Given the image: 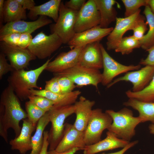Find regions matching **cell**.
Masks as SVG:
<instances>
[{"instance_id":"1","label":"cell","mask_w":154,"mask_h":154,"mask_svg":"<svg viewBox=\"0 0 154 154\" xmlns=\"http://www.w3.org/2000/svg\"><path fill=\"white\" fill-rule=\"evenodd\" d=\"M27 118L22 108L19 99L12 87L9 85L2 92L0 99V135L7 143L8 130L12 129L15 137L20 134L21 120Z\"/></svg>"},{"instance_id":"2","label":"cell","mask_w":154,"mask_h":154,"mask_svg":"<svg viewBox=\"0 0 154 154\" xmlns=\"http://www.w3.org/2000/svg\"><path fill=\"white\" fill-rule=\"evenodd\" d=\"M51 59H48L41 66L35 69L28 71L25 69L14 70L11 72L7 79L8 85L12 87L21 100L28 99L31 95L30 92L31 90L34 88L42 90L37 85V82Z\"/></svg>"},{"instance_id":"3","label":"cell","mask_w":154,"mask_h":154,"mask_svg":"<svg viewBox=\"0 0 154 154\" xmlns=\"http://www.w3.org/2000/svg\"><path fill=\"white\" fill-rule=\"evenodd\" d=\"M105 112L112 117L113 122L107 129L118 138L129 141L135 134V128L141 119L135 117L132 111L124 108L117 112L112 110H106Z\"/></svg>"},{"instance_id":"4","label":"cell","mask_w":154,"mask_h":154,"mask_svg":"<svg viewBox=\"0 0 154 154\" xmlns=\"http://www.w3.org/2000/svg\"><path fill=\"white\" fill-rule=\"evenodd\" d=\"M74 104L56 106L54 105L48 112L51 125L48 132L49 151L55 150L61 140L64 134V121L75 113Z\"/></svg>"},{"instance_id":"5","label":"cell","mask_w":154,"mask_h":154,"mask_svg":"<svg viewBox=\"0 0 154 154\" xmlns=\"http://www.w3.org/2000/svg\"><path fill=\"white\" fill-rule=\"evenodd\" d=\"M78 12L68 8L62 1L57 20L50 25L51 33L56 34L63 44H67L75 33L74 27Z\"/></svg>"},{"instance_id":"6","label":"cell","mask_w":154,"mask_h":154,"mask_svg":"<svg viewBox=\"0 0 154 154\" xmlns=\"http://www.w3.org/2000/svg\"><path fill=\"white\" fill-rule=\"evenodd\" d=\"M54 76H64L71 80L76 87H81L92 85L98 90L101 83L102 74L100 70L85 67L77 64L74 66L58 73L53 74Z\"/></svg>"},{"instance_id":"7","label":"cell","mask_w":154,"mask_h":154,"mask_svg":"<svg viewBox=\"0 0 154 154\" xmlns=\"http://www.w3.org/2000/svg\"><path fill=\"white\" fill-rule=\"evenodd\" d=\"M111 116L102 109L92 110L86 128L84 131V141L86 145L95 144L101 140L103 131L112 123Z\"/></svg>"},{"instance_id":"8","label":"cell","mask_w":154,"mask_h":154,"mask_svg":"<svg viewBox=\"0 0 154 154\" xmlns=\"http://www.w3.org/2000/svg\"><path fill=\"white\" fill-rule=\"evenodd\" d=\"M63 44L61 40L56 33L46 35L42 31L33 38L27 48L40 59L50 56Z\"/></svg>"},{"instance_id":"9","label":"cell","mask_w":154,"mask_h":154,"mask_svg":"<svg viewBox=\"0 0 154 154\" xmlns=\"http://www.w3.org/2000/svg\"><path fill=\"white\" fill-rule=\"evenodd\" d=\"M140 9L134 14L127 17L116 18L115 27L107 37L106 45L108 50H115L126 32L132 30L139 23L145 21L146 18L140 14Z\"/></svg>"},{"instance_id":"10","label":"cell","mask_w":154,"mask_h":154,"mask_svg":"<svg viewBox=\"0 0 154 154\" xmlns=\"http://www.w3.org/2000/svg\"><path fill=\"white\" fill-rule=\"evenodd\" d=\"M103 57V72L102 73L101 84L107 86L113 81L114 78L120 74L130 71L139 69L141 66L123 65L114 59L108 53L103 45L100 44Z\"/></svg>"},{"instance_id":"11","label":"cell","mask_w":154,"mask_h":154,"mask_svg":"<svg viewBox=\"0 0 154 154\" xmlns=\"http://www.w3.org/2000/svg\"><path fill=\"white\" fill-rule=\"evenodd\" d=\"M0 49L1 52L7 57L14 70L27 68L30 62L37 58L27 48L11 45L3 42H0Z\"/></svg>"},{"instance_id":"12","label":"cell","mask_w":154,"mask_h":154,"mask_svg":"<svg viewBox=\"0 0 154 154\" xmlns=\"http://www.w3.org/2000/svg\"><path fill=\"white\" fill-rule=\"evenodd\" d=\"M100 21V14L94 0H88L78 11L74 31L78 33L90 29L99 25Z\"/></svg>"},{"instance_id":"13","label":"cell","mask_w":154,"mask_h":154,"mask_svg":"<svg viewBox=\"0 0 154 154\" xmlns=\"http://www.w3.org/2000/svg\"><path fill=\"white\" fill-rule=\"evenodd\" d=\"M154 75V66H145L136 71L128 72L123 76L114 79L107 86V88H109L119 82L124 81L132 84V91L139 92L148 85Z\"/></svg>"},{"instance_id":"14","label":"cell","mask_w":154,"mask_h":154,"mask_svg":"<svg viewBox=\"0 0 154 154\" xmlns=\"http://www.w3.org/2000/svg\"><path fill=\"white\" fill-rule=\"evenodd\" d=\"M52 23V20L47 17L41 16L32 21L20 20L7 23L0 28V36L12 33L31 34L36 30Z\"/></svg>"},{"instance_id":"15","label":"cell","mask_w":154,"mask_h":154,"mask_svg":"<svg viewBox=\"0 0 154 154\" xmlns=\"http://www.w3.org/2000/svg\"><path fill=\"white\" fill-rule=\"evenodd\" d=\"M113 29V27L103 28L98 25L83 32L75 33L67 44L72 49L100 42L104 37L108 36Z\"/></svg>"},{"instance_id":"16","label":"cell","mask_w":154,"mask_h":154,"mask_svg":"<svg viewBox=\"0 0 154 154\" xmlns=\"http://www.w3.org/2000/svg\"><path fill=\"white\" fill-rule=\"evenodd\" d=\"M84 134V131L78 130L73 125L65 123L63 136L55 150L59 152L68 151L75 148L83 150L86 146Z\"/></svg>"},{"instance_id":"17","label":"cell","mask_w":154,"mask_h":154,"mask_svg":"<svg viewBox=\"0 0 154 154\" xmlns=\"http://www.w3.org/2000/svg\"><path fill=\"white\" fill-rule=\"evenodd\" d=\"M84 46L76 47L67 52L60 53L48 63L45 70L53 74L58 73L76 65Z\"/></svg>"},{"instance_id":"18","label":"cell","mask_w":154,"mask_h":154,"mask_svg":"<svg viewBox=\"0 0 154 154\" xmlns=\"http://www.w3.org/2000/svg\"><path fill=\"white\" fill-rule=\"evenodd\" d=\"M100 42H94L84 46L78 64L96 69L103 68V57Z\"/></svg>"},{"instance_id":"19","label":"cell","mask_w":154,"mask_h":154,"mask_svg":"<svg viewBox=\"0 0 154 154\" xmlns=\"http://www.w3.org/2000/svg\"><path fill=\"white\" fill-rule=\"evenodd\" d=\"M22 129L19 135L9 142L11 149L17 150L21 154H25L32 149V134L36 128L27 118L23 120Z\"/></svg>"},{"instance_id":"20","label":"cell","mask_w":154,"mask_h":154,"mask_svg":"<svg viewBox=\"0 0 154 154\" xmlns=\"http://www.w3.org/2000/svg\"><path fill=\"white\" fill-rule=\"evenodd\" d=\"M104 139L92 145H86L83 149V154H95L98 152L123 148L130 142L119 138L113 132L108 131Z\"/></svg>"},{"instance_id":"21","label":"cell","mask_w":154,"mask_h":154,"mask_svg":"<svg viewBox=\"0 0 154 154\" xmlns=\"http://www.w3.org/2000/svg\"><path fill=\"white\" fill-rule=\"evenodd\" d=\"M95 103L94 101L90 100L81 96L79 100L74 104L76 119L73 125L76 129L81 131H85Z\"/></svg>"},{"instance_id":"22","label":"cell","mask_w":154,"mask_h":154,"mask_svg":"<svg viewBox=\"0 0 154 154\" xmlns=\"http://www.w3.org/2000/svg\"><path fill=\"white\" fill-rule=\"evenodd\" d=\"M30 92L31 95L39 96L44 97L53 101L54 105L63 106L73 104L76 101L81 92L79 90L73 91L65 94L54 93L45 89L38 90L32 89Z\"/></svg>"},{"instance_id":"23","label":"cell","mask_w":154,"mask_h":154,"mask_svg":"<svg viewBox=\"0 0 154 154\" xmlns=\"http://www.w3.org/2000/svg\"><path fill=\"white\" fill-rule=\"evenodd\" d=\"M61 0H50L41 5L35 6L31 9L27 16L32 20H37L38 16L48 17L56 23L59 16Z\"/></svg>"},{"instance_id":"24","label":"cell","mask_w":154,"mask_h":154,"mask_svg":"<svg viewBox=\"0 0 154 154\" xmlns=\"http://www.w3.org/2000/svg\"><path fill=\"white\" fill-rule=\"evenodd\" d=\"M99 11L101 21L99 26L102 28H108L109 25L116 21L117 11L114 7L117 3L114 0H94Z\"/></svg>"},{"instance_id":"25","label":"cell","mask_w":154,"mask_h":154,"mask_svg":"<svg viewBox=\"0 0 154 154\" xmlns=\"http://www.w3.org/2000/svg\"><path fill=\"white\" fill-rule=\"evenodd\" d=\"M123 105L137 111L139 114L138 117L141 119L142 123L154 121V102H143L129 98Z\"/></svg>"},{"instance_id":"26","label":"cell","mask_w":154,"mask_h":154,"mask_svg":"<svg viewBox=\"0 0 154 154\" xmlns=\"http://www.w3.org/2000/svg\"><path fill=\"white\" fill-rule=\"evenodd\" d=\"M26 10L17 0H5L3 22L6 23L25 19L27 17Z\"/></svg>"},{"instance_id":"27","label":"cell","mask_w":154,"mask_h":154,"mask_svg":"<svg viewBox=\"0 0 154 154\" xmlns=\"http://www.w3.org/2000/svg\"><path fill=\"white\" fill-rule=\"evenodd\" d=\"M50 122L48 112L38 121L36 131L31 139L32 149L30 154H40L44 142L43 133L46 127Z\"/></svg>"},{"instance_id":"28","label":"cell","mask_w":154,"mask_h":154,"mask_svg":"<svg viewBox=\"0 0 154 154\" xmlns=\"http://www.w3.org/2000/svg\"><path fill=\"white\" fill-rule=\"evenodd\" d=\"M143 13L149 26L147 33L139 40L141 47L146 51L154 45V13L148 5L145 6Z\"/></svg>"},{"instance_id":"29","label":"cell","mask_w":154,"mask_h":154,"mask_svg":"<svg viewBox=\"0 0 154 154\" xmlns=\"http://www.w3.org/2000/svg\"><path fill=\"white\" fill-rule=\"evenodd\" d=\"M129 98L146 102H154V75L148 85L142 90L134 92L128 90L125 92Z\"/></svg>"},{"instance_id":"30","label":"cell","mask_w":154,"mask_h":154,"mask_svg":"<svg viewBox=\"0 0 154 154\" xmlns=\"http://www.w3.org/2000/svg\"><path fill=\"white\" fill-rule=\"evenodd\" d=\"M140 47L139 41L132 35L123 37L115 51L122 55L128 54L132 52L134 49Z\"/></svg>"},{"instance_id":"31","label":"cell","mask_w":154,"mask_h":154,"mask_svg":"<svg viewBox=\"0 0 154 154\" xmlns=\"http://www.w3.org/2000/svg\"><path fill=\"white\" fill-rule=\"evenodd\" d=\"M25 107L27 119L36 127L39 120L46 112L29 100L25 102Z\"/></svg>"},{"instance_id":"32","label":"cell","mask_w":154,"mask_h":154,"mask_svg":"<svg viewBox=\"0 0 154 154\" xmlns=\"http://www.w3.org/2000/svg\"><path fill=\"white\" fill-rule=\"evenodd\" d=\"M125 7L124 16L127 17L135 14L143 6L148 5L147 0H122Z\"/></svg>"},{"instance_id":"33","label":"cell","mask_w":154,"mask_h":154,"mask_svg":"<svg viewBox=\"0 0 154 154\" xmlns=\"http://www.w3.org/2000/svg\"><path fill=\"white\" fill-rule=\"evenodd\" d=\"M29 100L46 112H48L54 104L52 101L43 96L31 95Z\"/></svg>"},{"instance_id":"34","label":"cell","mask_w":154,"mask_h":154,"mask_svg":"<svg viewBox=\"0 0 154 154\" xmlns=\"http://www.w3.org/2000/svg\"><path fill=\"white\" fill-rule=\"evenodd\" d=\"M57 77L62 94L72 92L76 87L74 83L68 77L64 76Z\"/></svg>"},{"instance_id":"35","label":"cell","mask_w":154,"mask_h":154,"mask_svg":"<svg viewBox=\"0 0 154 154\" xmlns=\"http://www.w3.org/2000/svg\"><path fill=\"white\" fill-rule=\"evenodd\" d=\"M45 82L44 89L54 93L62 94L57 77L54 76L50 80L45 81Z\"/></svg>"},{"instance_id":"36","label":"cell","mask_w":154,"mask_h":154,"mask_svg":"<svg viewBox=\"0 0 154 154\" xmlns=\"http://www.w3.org/2000/svg\"><path fill=\"white\" fill-rule=\"evenodd\" d=\"M14 69L9 64L6 58L5 55L1 52L0 53V79L1 80L3 76L9 72H11Z\"/></svg>"},{"instance_id":"37","label":"cell","mask_w":154,"mask_h":154,"mask_svg":"<svg viewBox=\"0 0 154 154\" xmlns=\"http://www.w3.org/2000/svg\"><path fill=\"white\" fill-rule=\"evenodd\" d=\"M147 24V21L145 22V21H143L133 28L132 30L133 31V36L139 40H141L145 32L148 30Z\"/></svg>"},{"instance_id":"38","label":"cell","mask_w":154,"mask_h":154,"mask_svg":"<svg viewBox=\"0 0 154 154\" xmlns=\"http://www.w3.org/2000/svg\"><path fill=\"white\" fill-rule=\"evenodd\" d=\"M21 34L12 33L0 36V42L14 46H17Z\"/></svg>"},{"instance_id":"39","label":"cell","mask_w":154,"mask_h":154,"mask_svg":"<svg viewBox=\"0 0 154 154\" xmlns=\"http://www.w3.org/2000/svg\"><path fill=\"white\" fill-rule=\"evenodd\" d=\"M33 38L31 34H21L17 46L23 48H27L30 45Z\"/></svg>"},{"instance_id":"40","label":"cell","mask_w":154,"mask_h":154,"mask_svg":"<svg viewBox=\"0 0 154 154\" xmlns=\"http://www.w3.org/2000/svg\"><path fill=\"white\" fill-rule=\"evenodd\" d=\"M86 2L85 0H70L66 1L64 4L68 8L74 11H79Z\"/></svg>"},{"instance_id":"41","label":"cell","mask_w":154,"mask_h":154,"mask_svg":"<svg viewBox=\"0 0 154 154\" xmlns=\"http://www.w3.org/2000/svg\"><path fill=\"white\" fill-rule=\"evenodd\" d=\"M148 53L147 57L144 59H142L139 62V64L145 66H154V45L147 50Z\"/></svg>"},{"instance_id":"42","label":"cell","mask_w":154,"mask_h":154,"mask_svg":"<svg viewBox=\"0 0 154 154\" xmlns=\"http://www.w3.org/2000/svg\"><path fill=\"white\" fill-rule=\"evenodd\" d=\"M23 8L25 10L30 11L35 6V3L33 0H17Z\"/></svg>"},{"instance_id":"43","label":"cell","mask_w":154,"mask_h":154,"mask_svg":"<svg viewBox=\"0 0 154 154\" xmlns=\"http://www.w3.org/2000/svg\"><path fill=\"white\" fill-rule=\"evenodd\" d=\"M44 142L42 149L40 154H47V149L49 145L48 141V132L44 131L43 133Z\"/></svg>"},{"instance_id":"44","label":"cell","mask_w":154,"mask_h":154,"mask_svg":"<svg viewBox=\"0 0 154 154\" xmlns=\"http://www.w3.org/2000/svg\"><path fill=\"white\" fill-rule=\"evenodd\" d=\"M138 142V141H135L129 142L127 145L119 151L108 154L103 153L101 154H123L127 150L136 144Z\"/></svg>"},{"instance_id":"45","label":"cell","mask_w":154,"mask_h":154,"mask_svg":"<svg viewBox=\"0 0 154 154\" xmlns=\"http://www.w3.org/2000/svg\"><path fill=\"white\" fill-rule=\"evenodd\" d=\"M81 150L78 148H75L68 151L59 152L56 151L55 150L48 151L47 154H74L77 151Z\"/></svg>"},{"instance_id":"46","label":"cell","mask_w":154,"mask_h":154,"mask_svg":"<svg viewBox=\"0 0 154 154\" xmlns=\"http://www.w3.org/2000/svg\"><path fill=\"white\" fill-rule=\"evenodd\" d=\"M5 0H0V28L3 26V22L4 5Z\"/></svg>"},{"instance_id":"47","label":"cell","mask_w":154,"mask_h":154,"mask_svg":"<svg viewBox=\"0 0 154 154\" xmlns=\"http://www.w3.org/2000/svg\"><path fill=\"white\" fill-rule=\"evenodd\" d=\"M147 3L148 5L154 13V0H147Z\"/></svg>"},{"instance_id":"48","label":"cell","mask_w":154,"mask_h":154,"mask_svg":"<svg viewBox=\"0 0 154 154\" xmlns=\"http://www.w3.org/2000/svg\"><path fill=\"white\" fill-rule=\"evenodd\" d=\"M149 128L151 133L154 134V124L152 123L150 125Z\"/></svg>"},{"instance_id":"49","label":"cell","mask_w":154,"mask_h":154,"mask_svg":"<svg viewBox=\"0 0 154 154\" xmlns=\"http://www.w3.org/2000/svg\"><path fill=\"white\" fill-rule=\"evenodd\" d=\"M151 123H152L154 124V121L151 122Z\"/></svg>"}]
</instances>
